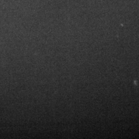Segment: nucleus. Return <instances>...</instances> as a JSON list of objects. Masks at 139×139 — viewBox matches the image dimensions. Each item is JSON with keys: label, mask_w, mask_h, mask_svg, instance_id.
I'll return each mask as SVG.
<instances>
[]
</instances>
